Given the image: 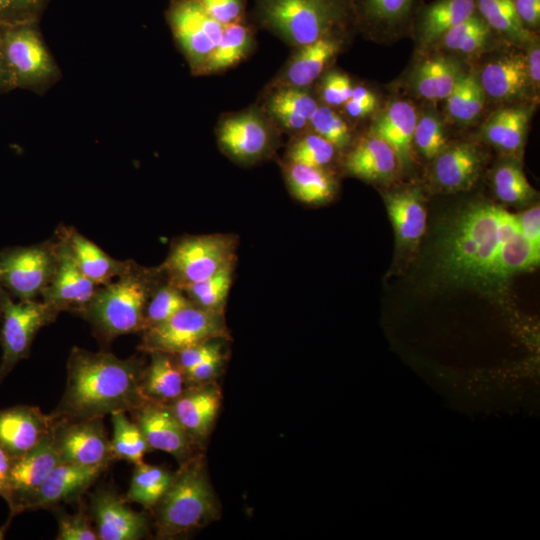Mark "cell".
Instances as JSON below:
<instances>
[{"instance_id":"1","label":"cell","mask_w":540,"mask_h":540,"mask_svg":"<svg viewBox=\"0 0 540 540\" xmlns=\"http://www.w3.org/2000/svg\"><path fill=\"white\" fill-rule=\"evenodd\" d=\"M143 371L138 357L121 359L75 346L67 361L63 396L51 414L56 420H77L131 412L149 401L141 387Z\"/></svg>"},{"instance_id":"2","label":"cell","mask_w":540,"mask_h":540,"mask_svg":"<svg viewBox=\"0 0 540 540\" xmlns=\"http://www.w3.org/2000/svg\"><path fill=\"white\" fill-rule=\"evenodd\" d=\"M517 231L515 214L492 204L473 206L459 217L449 233L443 249V266L456 278H498L501 248Z\"/></svg>"},{"instance_id":"3","label":"cell","mask_w":540,"mask_h":540,"mask_svg":"<svg viewBox=\"0 0 540 540\" xmlns=\"http://www.w3.org/2000/svg\"><path fill=\"white\" fill-rule=\"evenodd\" d=\"M162 277L160 267L146 268L131 260L125 272L99 286L81 317L104 342L143 331L146 306Z\"/></svg>"},{"instance_id":"4","label":"cell","mask_w":540,"mask_h":540,"mask_svg":"<svg viewBox=\"0 0 540 540\" xmlns=\"http://www.w3.org/2000/svg\"><path fill=\"white\" fill-rule=\"evenodd\" d=\"M254 15L285 42L302 47L345 26L349 0H255Z\"/></svg>"},{"instance_id":"5","label":"cell","mask_w":540,"mask_h":540,"mask_svg":"<svg viewBox=\"0 0 540 540\" xmlns=\"http://www.w3.org/2000/svg\"><path fill=\"white\" fill-rule=\"evenodd\" d=\"M159 538H172L204 526L217 513V503L199 459H187L154 507Z\"/></svg>"},{"instance_id":"6","label":"cell","mask_w":540,"mask_h":540,"mask_svg":"<svg viewBox=\"0 0 540 540\" xmlns=\"http://www.w3.org/2000/svg\"><path fill=\"white\" fill-rule=\"evenodd\" d=\"M0 49L15 89L43 95L61 79L38 22L0 26Z\"/></svg>"},{"instance_id":"7","label":"cell","mask_w":540,"mask_h":540,"mask_svg":"<svg viewBox=\"0 0 540 540\" xmlns=\"http://www.w3.org/2000/svg\"><path fill=\"white\" fill-rule=\"evenodd\" d=\"M234 248V239L228 235L185 236L171 245L160 269L168 282L182 289L233 262Z\"/></svg>"},{"instance_id":"8","label":"cell","mask_w":540,"mask_h":540,"mask_svg":"<svg viewBox=\"0 0 540 540\" xmlns=\"http://www.w3.org/2000/svg\"><path fill=\"white\" fill-rule=\"evenodd\" d=\"M2 327L0 384L15 365L27 358L39 330L52 323L59 312L43 300H18L0 287Z\"/></svg>"},{"instance_id":"9","label":"cell","mask_w":540,"mask_h":540,"mask_svg":"<svg viewBox=\"0 0 540 540\" xmlns=\"http://www.w3.org/2000/svg\"><path fill=\"white\" fill-rule=\"evenodd\" d=\"M227 334L221 311L201 308L193 303L164 322L143 331L142 351L177 354L191 346Z\"/></svg>"},{"instance_id":"10","label":"cell","mask_w":540,"mask_h":540,"mask_svg":"<svg viewBox=\"0 0 540 540\" xmlns=\"http://www.w3.org/2000/svg\"><path fill=\"white\" fill-rule=\"evenodd\" d=\"M57 263L56 238L0 252V287L18 300H36L49 285Z\"/></svg>"},{"instance_id":"11","label":"cell","mask_w":540,"mask_h":540,"mask_svg":"<svg viewBox=\"0 0 540 540\" xmlns=\"http://www.w3.org/2000/svg\"><path fill=\"white\" fill-rule=\"evenodd\" d=\"M166 19L192 72L200 74L222 38L224 25L211 18L198 0H173Z\"/></svg>"},{"instance_id":"12","label":"cell","mask_w":540,"mask_h":540,"mask_svg":"<svg viewBox=\"0 0 540 540\" xmlns=\"http://www.w3.org/2000/svg\"><path fill=\"white\" fill-rule=\"evenodd\" d=\"M52 439L60 462L108 466L113 460L102 417L56 420Z\"/></svg>"},{"instance_id":"13","label":"cell","mask_w":540,"mask_h":540,"mask_svg":"<svg viewBox=\"0 0 540 540\" xmlns=\"http://www.w3.org/2000/svg\"><path fill=\"white\" fill-rule=\"evenodd\" d=\"M57 240V263L53 277L41 295V300L59 313L72 312L81 316L93 299L99 285L89 279L77 266L63 240Z\"/></svg>"},{"instance_id":"14","label":"cell","mask_w":540,"mask_h":540,"mask_svg":"<svg viewBox=\"0 0 540 540\" xmlns=\"http://www.w3.org/2000/svg\"><path fill=\"white\" fill-rule=\"evenodd\" d=\"M59 462L52 433L31 450L11 458L12 516L29 509L41 485Z\"/></svg>"},{"instance_id":"15","label":"cell","mask_w":540,"mask_h":540,"mask_svg":"<svg viewBox=\"0 0 540 540\" xmlns=\"http://www.w3.org/2000/svg\"><path fill=\"white\" fill-rule=\"evenodd\" d=\"M89 514L100 540H139L147 532L145 515L132 510L124 497L109 487L90 495Z\"/></svg>"},{"instance_id":"16","label":"cell","mask_w":540,"mask_h":540,"mask_svg":"<svg viewBox=\"0 0 540 540\" xmlns=\"http://www.w3.org/2000/svg\"><path fill=\"white\" fill-rule=\"evenodd\" d=\"M131 413L150 448L167 452L181 463L189 459L193 441L169 404L149 400Z\"/></svg>"},{"instance_id":"17","label":"cell","mask_w":540,"mask_h":540,"mask_svg":"<svg viewBox=\"0 0 540 540\" xmlns=\"http://www.w3.org/2000/svg\"><path fill=\"white\" fill-rule=\"evenodd\" d=\"M56 419L36 406L0 409V446L13 458L26 453L52 433Z\"/></svg>"},{"instance_id":"18","label":"cell","mask_w":540,"mask_h":540,"mask_svg":"<svg viewBox=\"0 0 540 540\" xmlns=\"http://www.w3.org/2000/svg\"><path fill=\"white\" fill-rule=\"evenodd\" d=\"M221 148L231 157L254 161L263 156L271 144V131L267 122L255 111L232 115L218 128Z\"/></svg>"},{"instance_id":"19","label":"cell","mask_w":540,"mask_h":540,"mask_svg":"<svg viewBox=\"0 0 540 540\" xmlns=\"http://www.w3.org/2000/svg\"><path fill=\"white\" fill-rule=\"evenodd\" d=\"M55 234L63 240L79 269L99 286L121 275L131 263L111 257L74 227L60 225Z\"/></svg>"},{"instance_id":"20","label":"cell","mask_w":540,"mask_h":540,"mask_svg":"<svg viewBox=\"0 0 540 540\" xmlns=\"http://www.w3.org/2000/svg\"><path fill=\"white\" fill-rule=\"evenodd\" d=\"M107 466L59 462L41 485L29 509L46 508L75 500L92 486Z\"/></svg>"},{"instance_id":"21","label":"cell","mask_w":540,"mask_h":540,"mask_svg":"<svg viewBox=\"0 0 540 540\" xmlns=\"http://www.w3.org/2000/svg\"><path fill=\"white\" fill-rule=\"evenodd\" d=\"M221 394L214 386L184 391L169 405L192 441L204 439L220 407Z\"/></svg>"},{"instance_id":"22","label":"cell","mask_w":540,"mask_h":540,"mask_svg":"<svg viewBox=\"0 0 540 540\" xmlns=\"http://www.w3.org/2000/svg\"><path fill=\"white\" fill-rule=\"evenodd\" d=\"M417 115L406 101L393 102L373 123L371 135L386 142L398 162L408 165L411 160Z\"/></svg>"},{"instance_id":"23","label":"cell","mask_w":540,"mask_h":540,"mask_svg":"<svg viewBox=\"0 0 540 540\" xmlns=\"http://www.w3.org/2000/svg\"><path fill=\"white\" fill-rule=\"evenodd\" d=\"M481 157L470 144L461 143L446 148L437 157L434 178L437 184L448 191L469 189L478 176Z\"/></svg>"},{"instance_id":"24","label":"cell","mask_w":540,"mask_h":540,"mask_svg":"<svg viewBox=\"0 0 540 540\" xmlns=\"http://www.w3.org/2000/svg\"><path fill=\"white\" fill-rule=\"evenodd\" d=\"M340 44L341 41L332 33L300 47L280 77V83L283 87L299 88L311 84L338 53Z\"/></svg>"},{"instance_id":"25","label":"cell","mask_w":540,"mask_h":540,"mask_svg":"<svg viewBox=\"0 0 540 540\" xmlns=\"http://www.w3.org/2000/svg\"><path fill=\"white\" fill-rule=\"evenodd\" d=\"M352 17L374 31L402 28L415 15L420 0H349Z\"/></svg>"},{"instance_id":"26","label":"cell","mask_w":540,"mask_h":540,"mask_svg":"<svg viewBox=\"0 0 540 540\" xmlns=\"http://www.w3.org/2000/svg\"><path fill=\"white\" fill-rule=\"evenodd\" d=\"M528 78L525 58L509 54L486 64L479 82L486 95L506 100L521 94Z\"/></svg>"},{"instance_id":"27","label":"cell","mask_w":540,"mask_h":540,"mask_svg":"<svg viewBox=\"0 0 540 540\" xmlns=\"http://www.w3.org/2000/svg\"><path fill=\"white\" fill-rule=\"evenodd\" d=\"M151 361L144 368L141 387L148 400L172 402L184 392L186 382L182 369L174 355L164 352H152Z\"/></svg>"},{"instance_id":"28","label":"cell","mask_w":540,"mask_h":540,"mask_svg":"<svg viewBox=\"0 0 540 540\" xmlns=\"http://www.w3.org/2000/svg\"><path fill=\"white\" fill-rule=\"evenodd\" d=\"M397 157L382 139L371 135L362 140L347 156V170L362 179L379 181L390 178L397 167Z\"/></svg>"},{"instance_id":"29","label":"cell","mask_w":540,"mask_h":540,"mask_svg":"<svg viewBox=\"0 0 540 540\" xmlns=\"http://www.w3.org/2000/svg\"><path fill=\"white\" fill-rule=\"evenodd\" d=\"M476 13L474 0H435L418 15V31L425 43L441 38L448 30Z\"/></svg>"},{"instance_id":"30","label":"cell","mask_w":540,"mask_h":540,"mask_svg":"<svg viewBox=\"0 0 540 540\" xmlns=\"http://www.w3.org/2000/svg\"><path fill=\"white\" fill-rule=\"evenodd\" d=\"M386 206L400 241L414 243L426 228V210L416 190L388 194Z\"/></svg>"},{"instance_id":"31","label":"cell","mask_w":540,"mask_h":540,"mask_svg":"<svg viewBox=\"0 0 540 540\" xmlns=\"http://www.w3.org/2000/svg\"><path fill=\"white\" fill-rule=\"evenodd\" d=\"M529 113L523 107H508L496 111L485 123L486 139L498 148L514 152L525 140Z\"/></svg>"},{"instance_id":"32","label":"cell","mask_w":540,"mask_h":540,"mask_svg":"<svg viewBox=\"0 0 540 540\" xmlns=\"http://www.w3.org/2000/svg\"><path fill=\"white\" fill-rule=\"evenodd\" d=\"M461 74L450 58L438 56L420 64L415 75L417 93L429 100L446 99Z\"/></svg>"},{"instance_id":"33","label":"cell","mask_w":540,"mask_h":540,"mask_svg":"<svg viewBox=\"0 0 540 540\" xmlns=\"http://www.w3.org/2000/svg\"><path fill=\"white\" fill-rule=\"evenodd\" d=\"M287 181L294 196L309 203H323L332 198L335 184L323 168L290 162Z\"/></svg>"},{"instance_id":"34","label":"cell","mask_w":540,"mask_h":540,"mask_svg":"<svg viewBox=\"0 0 540 540\" xmlns=\"http://www.w3.org/2000/svg\"><path fill=\"white\" fill-rule=\"evenodd\" d=\"M251 43V31L242 20L225 25L219 44L207 59L200 74H210L234 66L246 56Z\"/></svg>"},{"instance_id":"35","label":"cell","mask_w":540,"mask_h":540,"mask_svg":"<svg viewBox=\"0 0 540 540\" xmlns=\"http://www.w3.org/2000/svg\"><path fill=\"white\" fill-rule=\"evenodd\" d=\"M174 473L144 462L135 465L129 489L124 497L127 503H138L146 509L154 508L169 488Z\"/></svg>"},{"instance_id":"36","label":"cell","mask_w":540,"mask_h":540,"mask_svg":"<svg viewBox=\"0 0 540 540\" xmlns=\"http://www.w3.org/2000/svg\"><path fill=\"white\" fill-rule=\"evenodd\" d=\"M476 13L495 30L508 39L523 43L531 39L528 30L519 19L514 0H474Z\"/></svg>"},{"instance_id":"37","label":"cell","mask_w":540,"mask_h":540,"mask_svg":"<svg viewBox=\"0 0 540 540\" xmlns=\"http://www.w3.org/2000/svg\"><path fill=\"white\" fill-rule=\"evenodd\" d=\"M110 416L113 426L110 440L113 460H125L135 465L142 463L150 447L139 426L124 411L113 412Z\"/></svg>"},{"instance_id":"38","label":"cell","mask_w":540,"mask_h":540,"mask_svg":"<svg viewBox=\"0 0 540 540\" xmlns=\"http://www.w3.org/2000/svg\"><path fill=\"white\" fill-rule=\"evenodd\" d=\"M485 93L473 73H461L446 98L450 116L457 122L474 121L483 109Z\"/></svg>"},{"instance_id":"39","label":"cell","mask_w":540,"mask_h":540,"mask_svg":"<svg viewBox=\"0 0 540 540\" xmlns=\"http://www.w3.org/2000/svg\"><path fill=\"white\" fill-rule=\"evenodd\" d=\"M233 262L228 263L214 275L182 288L189 300L204 309L221 311L232 280Z\"/></svg>"},{"instance_id":"40","label":"cell","mask_w":540,"mask_h":540,"mask_svg":"<svg viewBox=\"0 0 540 540\" xmlns=\"http://www.w3.org/2000/svg\"><path fill=\"white\" fill-rule=\"evenodd\" d=\"M540 262V245L526 239L519 231L503 244L497 266V277H506L537 266Z\"/></svg>"},{"instance_id":"41","label":"cell","mask_w":540,"mask_h":540,"mask_svg":"<svg viewBox=\"0 0 540 540\" xmlns=\"http://www.w3.org/2000/svg\"><path fill=\"white\" fill-rule=\"evenodd\" d=\"M491 29L477 14L448 30L441 38L448 49L461 53H474L481 49L491 36Z\"/></svg>"},{"instance_id":"42","label":"cell","mask_w":540,"mask_h":540,"mask_svg":"<svg viewBox=\"0 0 540 540\" xmlns=\"http://www.w3.org/2000/svg\"><path fill=\"white\" fill-rule=\"evenodd\" d=\"M191 303L182 289L166 280L156 288L148 301L144 315V330L164 322Z\"/></svg>"},{"instance_id":"43","label":"cell","mask_w":540,"mask_h":540,"mask_svg":"<svg viewBox=\"0 0 540 540\" xmlns=\"http://www.w3.org/2000/svg\"><path fill=\"white\" fill-rule=\"evenodd\" d=\"M493 183L496 195L506 203L524 202L535 194L522 170L514 164L499 167L494 174Z\"/></svg>"},{"instance_id":"44","label":"cell","mask_w":540,"mask_h":540,"mask_svg":"<svg viewBox=\"0 0 540 540\" xmlns=\"http://www.w3.org/2000/svg\"><path fill=\"white\" fill-rule=\"evenodd\" d=\"M335 154V147L318 134H307L292 143L288 150L290 162L323 168Z\"/></svg>"},{"instance_id":"45","label":"cell","mask_w":540,"mask_h":540,"mask_svg":"<svg viewBox=\"0 0 540 540\" xmlns=\"http://www.w3.org/2000/svg\"><path fill=\"white\" fill-rule=\"evenodd\" d=\"M413 144L428 159L436 158L446 149L443 124L436 115L432 113L423 114L417 119Z\"/></svg>"},{"instance_id":"46","label":"cell","mask_w":540,"mask_h":540,"mask_svg":"<svg viewBox=\"0 0 540 540\" xmlns=\"http://www.w3.org/2000/svg\"><path fill=\"white\" fill-rule=\"evenodd\" d=\"M309 122L319 136L330 142L335 148L346 146L350 132L346 122L331 108L318 106Z\"/></svg>"},{"instance_id":"47","label":"cell","mask_w":540,"mask_h":540,"mask_svg":"<svg viewBox=\"0 0 540 540\" xmlns=\"http://www.w3.org/2000/svg\"><path fill=\"white\" fill-rule=\"evenodd\" d=\"M314 98L299 87H283L268 102L269 111H286L304 117L308 121L317 109Z\"/></svg>"},{"instance_id":"48","label":"cell","mask_w":540,"mask_h":540,"mask_svg":"<svg viewBox=\"0 0 540 540\" xmlns=\"http://www.w3.org/2000/svg\"><path fill=\"white\" fill-rule=\"evenodd\" d=\"M49 0H0V26L39 22Z\"/></svg>"},{"instance_id":"49","label":"cell","mask_w":540,"mask_h":540,"mask_svg":"<svg viewBox=\"0 0 540 540\" xmlns=\"http://www.w3.org/2000/svg\"><path fill=\"white\" fill-rule=\"evenodd\" d=\"M91 516L85 511L74 514L58 513V540H97L96 529L92 526Z\"/></svg>"},{"instance_id":"50","label":"cell","mask_w":540,"mask_h":540,"mask_svg":"<svg viewBox=\"0 0 540 540\" xmlns=\"http://www.w3.org/2000/svg\"><path fill=\"white\" fill-rule=\"evenodd\" d=\"M205 12L222 25L242 20L245 0H198Z\"/></svg>"},{"instance_id":"51","label":"cell","mask_w":540,"mask_h":540,"mask_svg":"<svg viewBox=\"0 0 540 540\" xmlns=\"http://www.w3.org/2000/svg\"><path fill=\"white\" fill-rule=\"evenodd\" d=\"M353 87L350 78L339 72L326 75L322 85V96L328 105L344 104L351 98Z\"/></svg>"},{"instance_id":"52","label":"cell","mask_w":540,"mask_h":540,"mask_svg":"<svg viewBox=\"0 0 540 540\" xmlns=\"http://www.w3.org/2000/svg\"><path fill=\"white\" fill-rule=\"evenodd\" d=\"M218 354H221V345L214 342V340H210L184 349L174 354V357L179 367L185 373L204 360Z\"/></svg>"},{"instance_id":"53","label":"cell","mask_w":540,"mask_h":540,"mask_svg":"<svg viewBox=\"0 0 540 540\" xmlns=\"http://www.w3.org/2000/svg\"><path fill=\"white\" fill-rule=\"evenodd\" d=\"M515 216L519 232L532 243L540 245L539 205H535Z\"/></svg>"},{"instance_id":"54","label":"cell","mask_w":540,"mask_h":540,"mask_svg":"<svg viewBox=\"0 0 540 540\" xmlns=\"http://www.w3.org/2000/svg\"><path fill=\"white\" fill-rule=\"evenodd\" d=\"M223 355L212 356L184 373L186 382L201 384L212 379L218 372Z\"/></svg>"},{"instance_id":"55","label":"cell","mask_w":540,"mask_h":540,"mask_svg":"<svg viewBox=\"0 0 540 540\" xmlns=\"http://www.w3.org/2000/svg\"><path fill=\"white\" fill-rule=\"evenodd\" d=\"M516 13L522 24L531 31L540 23V0H514Z\"/></svg>"},{"instance_id":"56","label":"cell","mask_w":540,"mask_h":540,"mask_svg":"<svg viewBox=\"0 0 540 540\" xmlns=\"http://www.w3.org/2000/svg\"><path fill=\"white\" fill-rule=\"evenodd\" d=\"M11 457L0 446V496L7 502L9 508L12 505V493L10 486Z\"/></svg>"},{"instance_id":"57","label":"cell","mask_w":540,"mask_h":540,"mask_svg":"<svg viewBox=\"0 0 540 540\" xmlns=\"http://www.w3.org/2000/svg\"><path fill=\"white\" fill-rule=\"evenodd\" d=\"M270 112L283 127L289 130H301L307 125V122H309L304 117L294 113L280 110Z\"/></svg>"},{"instance_id":"58","label":"cell","mask_w":540,"mask_h":540,"mask_svg":"<svg viewBox=\"0 0 540 540\" xmlns=\"http://www.w3.org/2000/svg\"><path fill=\"white\" fill-rule=\"evenodd\" d=\"M526 63L529 78L538 85L540 81V50L538 46L531 50Z\"/></svg>"},{"instance_id":"59","label":"cell","mask_w":540,"mask_h":540,"mask_svg":"<svg viewBox=\"0 0 540 540\" xmlns=\"http://www.w3.org/2000/svg\"><path fill=\"white\" fill-rule=\"evenodd\" d=\"M12 90H15V85L0 49V95Z\"/></svg>"},{"instance_id":"60","label":"cell","mask_w":540,"mask_h":540,"mask_svg":"<svg viewBox=\"0 0 540 540\" xmlns=\"http://www.w3.org/2000/svg\"><path fill=\"white\" fill-rule=\"evenodd\" d=\"M344 104L347 113L353 118L365 117L366 115L370 114L376 107L369 104L359 103L352 99H349Z\"/></svg>"},{"instance_id":"61","label":"cell","mask_w":540,"mask_h":540,"mask_svg":"<svg viewBox=\"0 0 540 540\" xmlns=\"http://www.w3.org/2000/svg\"><path fill=\"white\" fill-rule=\"evenodd\" d=\"M350 99L359 103L369 104L373 106H376L377 104V99L375 95L370 90L362 86H357L353 88Z\"/></svg>"},{"instance_id":"62","label":"cell","mask_w":540,"mask_h":540,"mask_svg":"<svg viewBox=\"0 0 540 540\" xmlns=\"http://www.w3.org/2000/svg\"><path fill=\"white\" fill-rule=\"evenodd\" d=\"M0 319H1V310H0Z\"/></svg>"}]
</instances>
